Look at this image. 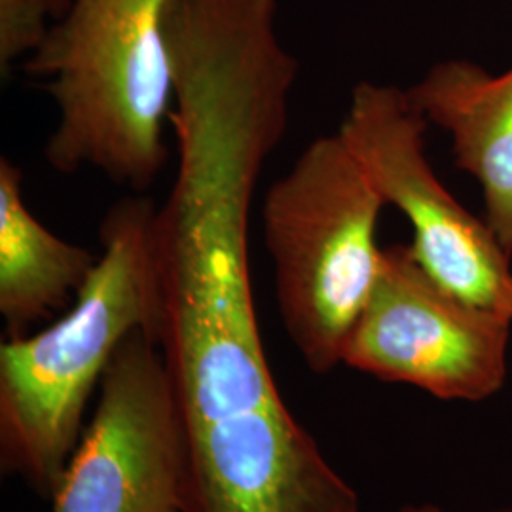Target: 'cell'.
<instances>
[{"label": "cell", "instance_id": "1", "mask_svg": "<svg viewBox=\"0 0 512 512\" xmlns=\"http://www.w3.org/2000/svg\"><path fill=\"white\" fill-rule=\"evenodd\" d=\"M158 205L135 194L107 211L101 255L73 306L0 346V463L52 499L84 433V412L114 353L135 330L156 340L152 253Z\"/></svg>", "mask_w": 512, "mask_h": 512}, {"label": "cell", "instance_id": "2", "mask_svg": "<svg viewBox=\"0 0 512 512\" xmlns=\"http://www.w3.org/2000/svg\"><path fill=\"white\" fill-rule=\"evenodd\" d=\"M165 0H71L25 73L59 112L46 160L61 175L95 169L143 194L169 162L175 84Z\"/></svg>", "mask_w": 512, "mask_h": 512}, {"label": "cell", "instance_id": "3", "mask_svg": "<svg viewBox=\"0 0 512 512\" xmlns=\"http://www.w3.org/2000/svg\"><path fill=\"white\" fill-rule=\"evenodd\" d=\"M384 207L338 131L313 139L266 192L260 215L277 308L315 374L342 365L349 334L376 287Z\"/></svg>", "mask_w": 512, "mask_h": 512}, {"label": "cell", "instance_id": "4", "mask_svg": "<svg viewBox=\"0 0 512 512\" xmlns=\"http://www.w3.org/2000/svg\"><path fill=\"white\" fill-rule=\"evenodd\" d=\"M429 122L408 92L359 82L338 129L370 181L410 220L412 251L442 289L459 300L512 321L511 253L440 183L425 154Z\"/></svg>", "mask_w": 512, "mask_h": 512}, {"label": "cell", "instance_id": "5", "mask_svg": "<svg viewBox=\"0 0 512 512\" xmlns=\"http://www.w3.org/2000/svg\"><path fill=\"white\" fill-rule=\"evenodd\" d=\"M512 321L442 289L412 245L385 247L382 270L342 363L442 401H484L507 378Z\"/></svg>", "mask_w": 512, "mask_h": 512}, {"label": "cell", "instance_id": "6", "mask_svg": "<svg viewBox=\"0 0 512 512\" xmlns=\"http://www.w3.org/2000/svg\"><path fill=\"white\" fill-rule=\"evenodd\" d=\"M54 512H183L184 454L164 355L147 330L114 353Z\"/></svg>", "mask_w": 512, "mask_h": 512}, {"label": "cell", "instance_id": "7", "mask_svg": "<svg viewBox=\"0 0 512 512\" xmlns=\"http://www.w3.org/2000/svg\"><path fill=\"white\" fill-rule=\"evenodd\" d=\"M406 92L429 124L452 137L456 164L480 184L486 222L512 255V67L490 74L448 59Z\"/></svg>", "mask_w": 512, "mask_h": 512}, {"label": "cell", "instance_id": "8", "mask_svg": "<svg viewBox=\"0 0 512 512\" xmlns=\"http://www.w3.org/2000/svg\"><path fill=\"white\" fill-rule=\"evenodd\" d=\"M99 256L50 232L23 196V173L0 160V315L8 338L67 311Z\"/></svg>", "mask_w": 512, "mask_h": 512}, {"label": "cell", "instance_id": "9", "mask_svg": "<svg viewBox=\"0 0 512 512\" xmlns=\"http://www.w3.org/2000/svg\"><path fill=\"white\" fill-rule=\"evenodd\" d=\"M54 21L52 0H0V71L35 54Z\"/></svg>", "mask_w": 512, "mask_h": 512}, {"label": "cell", "instance_id": "10", "mask_svg": "<svg viewBox=\"0 0 512 512\" xmlns=\"http://www.w3.org/2000/svg\"><path fill=\"white\" fill-rule=\"evenodd\" d=\"M397 512H442L440 507L433 503H420V505H404L403 509Z\"/></svg>", "mask_w": 512, "mask_h": 512}, {"label": "cell", "instance_id": "11", "mask_svg": "<svg viewBox=\"0 0 512 512\" xmlns=\"http://www.w3.org/2000/svg\"><path fill=\"white\" fill-rule=\"evenodd\" d=\"M71 0H52V6H54V19H59L69 8Z\"/></svg>", "mask_w": 512, "mask_h": 512}, {"label": "cell", "instance_id": "12", "mask_svg": "<svg viewBox=\"0 0 512 512\" xmlns=\"http://www.w3.org/2000/svg\"><path fill=\"white\" fill-rule=\"evenodd\" d=\"M494 512H512V507H511V509H499V511H494Z\"/></svg>", "mask_w": 512, "mask_h": 512}, {"label": "cell", "instance_id": "13", "mask_svg": "<svg viewBox=\"0 0 512 512\" xmlns=\"http://www.w3.org/2000/svg\"><path fill=\"white\" fill-rule=\"evenodd\" d=\"M175 512H181V511H175Z\"/></svg>", "mask_w": 512, "mask_h": 512}]
</instances>
